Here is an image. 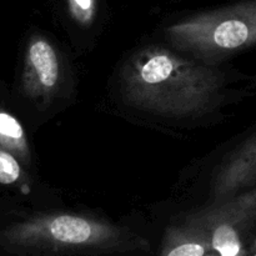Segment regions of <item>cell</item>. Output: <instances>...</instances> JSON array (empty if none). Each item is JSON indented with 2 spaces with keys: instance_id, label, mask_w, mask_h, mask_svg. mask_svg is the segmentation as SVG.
Returning a JSON list of instances; mask_svg holds the SVG:
<instances>
[{
  "instance_id": "cell-6",
  "label": "cell",
  "mask_w": 256,
  "mask_h": 256,
  "mask_svg": "<svg viewBox=\"0 0 256 256\" xmlns=\"http://www.w3.org/2000/svg\"><path fill=\"white\" fill-rule=\"evenodd\" d=\"M202 214L234 225L240 232L256 226V185L220 204H212Z\"/></svg>"
},
{
  "instance_id": "cell-10",
  "label": "cell",
  "mask_w": 256,
  "mask_h": 256,
  "mask_svg": "<svg viewBox=\"0 0 256 256\" xmlns=\"http://www.w3.org/2000/svg\"><path fill=\"white\" fill-rule=\"evenodd\" d=\"M69 15L82 26H88L95 20L99 10V0H65Z\"/></svg>"
},
{
  "instance_id": "cell-12",
  "label": "cell",
  "mask_w": 256,
  "mask_h": 256,
  "mask_svg": "<svg viewBox=\"0 0 256 256\" xmlns=\"http://www.w3.org/2000/svg\"><path fill=\"white\" fill-rule=\"evenodd\" d=\"M252 252H254V256H256V239H255L254 244H252Z\"/></svg>"
},
{
  "instance_id": "cell-5",
  "label": "cell",
  "mask_w": 256,
  "mask_h": 256,
  "mask_svg": "<svg viewBox=\"0 0 256 256\" xmlns=\"http://www.w3.org/2000/svg\"><path fill=\"white\" fill-rule=\"evenodd\" d=\"M256 185V132L224 160L212 182V204H220Z\"/></svg>"
},
{
  "instance_id": "cell-11",
  "label": "cell",
  "mask_w": 256,
  "mask_h": 256,
  "mask_svg": "<svg viewBox=\"0 0 256 256\" xmlns=\"http://www.w3.org/2000/svg\"><path fill=\"white\" fill-rule=\"evenodd\" d=\"M22 174V168L14 155L6 149H0V184H14Z\"/></svg>"
},
{
  "instance_id": "cell-4",
  "label": "cell",
  "mask_w": 256,
  "mask_h": 256,
  "mask_svg": "<svg viewBox=\"0 0 256 256\" xmlns=\"http://www.w3.org/2000/svg\"><path fill=\"white\" fill-rule=\"evenodd\" d=\"M62 75L59 50L46 38H32L25 55L24 82L28 94L42 102H49L62 86Z\"/></svg>"
},
{
  "instance_id": "cell-2",
  "label": "cell",
  "mask_w": 256,
  "mask_h": 256,
  "mask_svg": "<svg viewBox=\"0 0 256 256\" xmlns=\"http://www.w3.org/2000/svg\"><path fill=\"white\" fill-rule=\"evenodd\" d=\"M5 242L25 256L102 255L146 250V240L124 226L86 215L52 212L12 228Z\"/></svg>"
},
{
  "instance_id": "cell-7",
  "label": "cell",
  "mask_w": 256,
  "mask_h": 256,
  "mask_svg": "<svg viewBox=\"0 0 256 256\" xmlns=\"http://www.w3.org/2000/svg\"><path fill=\"white\" fill-rule=\"evenodd\" d=\"M212 250L209 238L202 228L185 222L172 226L165 235L160 256H205Z\"/></svg>"
},
{
  "instance_id": "cell-8",
  "label": "cell",
  "mask_w": 256,
  "mask_h": 256,
  "mask_svg": "<svg viewBox=\"0 0 256 256\" xmlns=\"http://www.w3.org/2000/svg\"><path fill=\"white\" fill-rule=\"evenodd\" d=\"M186 222L202 228L209 238L212 250L220 256H239L242 252V232L228 222L212 219L198 212L188 218Z\"/></svg>"
},
{
  "instance_id": "cell-9",
  "label": "cell",
  "mask_w": 256,
  "mask_h": 256,
  "mask_svg": "<svg viewBox=\"0 0 256 256\" xmlns=\"http://www.w3.org/2000/svg\"><path fill=\"white\" fill-rule=\"evenodd\" d=\"M0 142L15 155L28 156V144L22 124L12 115L0 112Z\"/></svg>"
},
{
  "instance_id": "cell-3",
  "label": "cell",
  "mask_w": 256,
  "mask_h": 256,
  "mask_svg": "<svg viewBox=\"0 0 256 256\" xmlns=\"http://www.w3.org/2000/svg\"><path fill=\"white\" fill-rule=\"evenodd\" d=\"M178 52L212 65L256 45V0H242L186 15L165 28Z\"/></svg>"
},
{
  "instance_id": "cell-1",
  "label": "cell",
  "mask_w": 256,
  "mask_h": 256,
  "mask_svg": "<svg viewBox=\"0 0 256 256\" xmlns=\"http://www.w3.org/2000/svg\"><path fill=\"white\" fill-rule=\"evenodd\" d=\"M226 82L218 65L162 45L134 52L120 72V92L128 105L174 119L209 112L225 96Z\"/></svg>"
}]
</instances>
